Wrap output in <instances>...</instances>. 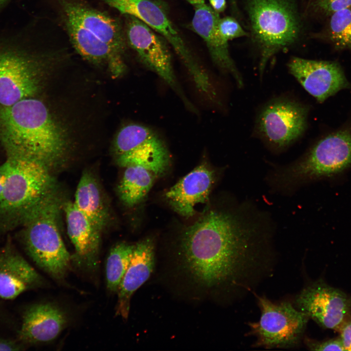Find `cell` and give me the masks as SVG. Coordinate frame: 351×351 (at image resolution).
<instances>
[{"label": "cell", "mask_w": 351, "mask_h": 351, "mask_svg": "<svg viewBox=\"0 0 351 351\" xmlns=\"http://www.w3.org/2000/svg\"><path fill=\"white\" fill-rule=\"evenodd\" d=\"M258 228L238 212L207 211L180 236L181 269L207 289L238 294L252 291L272 265L266 237Z\"/></svg>", "instance_id": "cell-1"}, {"label": "cell", "mask_w": 351, "mask_h": 351, "mask_svg": "<svg viewBox=\"0 0 351 351\" xmlns=\"http://www.w3.org/2000/svg\"><path fill=\"white\" fill-rule=\"evenodd\" d=\"M0 144L7 157L36 161L50 170L62 162L67 150L63 130L34 97L0 106Z\"/></svg>", "instance_id": "cell-2"}, {"label": "cell", "mask_w": 351, "mask_h": 351, "mask_svg": "<svg viewBox=\"0 0 351 351\" xmlns=\"http://www.w3.org/2000/svg\"><path fill=\"white\" fill-rule=\"evenodd\" d=\"M71 44L84 59L107 66L114 77L126 69L127 41L119 21L81 0H54Z\"/></svg>", "instance_id": "cell-3"}, {"label": "cell", "mask_w": 351, "mask_h": 351, "mask_svg": "<svg viewBox=\"0 0 351 351\" xmlns=\"http://www.w3.org/2000/svg\"><path fill=\"white\" fill-rule=\"evenodd\" d=\"M62 203L55 190L42 198L26 216L20 237L27 255L58 281L66 277L72 262L59 229Z\"/></svg>", "instance_id": "cell-4"}, {"label": "cell", "mask_w": 351, "mask_h": 351, "mask_svg": "<svg viewBox=\"0 0 351 351\" xmlns=\"http://www.w3.org/2000/svg\"><path fill=\"white\" fill-rule=\"evenodd\" d=\"M33 42L21 33L0 37V106L34 97L39 91L51 58L35 50Z\"/></svg>", "instance_id": "cell-5"}, {"label": "cell", "mask_w": 351, "mask_h": 351, "mask_svg": "<svg viewBox=\"0 0 351 351\" xmlns=\"http://www.w3.org/2000/svg\"><path fill=\"white\" fill-rule=\"evenodd\" d=\"M10 170L0 196V232H8L22 224L32 208L55 190L51 170L25 158L7 157Z\"/></svg>", "instance_id": "cell-6"}, {"label": "cell", "mask_w": 351, "mask_h": 351, "mask_svg": "<svg viewBox=\"0 0 351 351\" xmlns=\"http://www.w3.org/2000/svg\"><path fill=\"white\" fill-rule=\"evenodd\" d=\"M247 10L260 51L261 77L269 60L298 39L299 20L292 0H247Z\"/></svg>", "instance_id": "cell-7"}, {"label": "cell", "mask_w": 351, "mask_h": 351, "mask_svg": "<svg viewBox=\"0 0 351 351\" xmlns=\"http://www.w3.org/2000/svg\"><path fill=\"white\" fill-rule=\"evenodd\" d=\"M351 167V124L322 137L300 160L278 176L279 183L289 186L332 177Z\"/></svg>", "instance_id": "cell-8"}, {"label": "cell", "mask_w": 351, "mask_h": 351, "mask_svg": "<svg viewBox=\"0 0 351 351\" xmlns=\"http://www.w3.org/2000/svg\"><path fill=\"white\" fill-rule=\"evenodd\" d=\"M121 14L136 17L162 36L185 66L196 88L207 89L212 79L186 44L171 20L167 9L157 0H101Z\"/></svg>", "instance_id": "cell-9"}, {"label": "cell", "mask_w": 351, "mask_h": 351, "mask_svg": "<svg viewBox=\"0 0 351 351\" xmlns=\"http://www.w3.org/2000/svg\"><path fill=\"white\" fill-rule=\"evenodd\" d=\"M261 310L257 322L249 323L251 334L255 336V346L266 349L289 348L300 342L309 318L290 302H272L255 294Z\"/></svg>", "instance_id": "cell-10"}, {"label": "cell", "mask_w": 351, "mask_h": 351, "mask_svg": "<svg viewBox=\"0 0 351 351\" xmlns=\"http://www.w3.org/2000/svg\"><path fill=\"white\" fill-rule=\"evenodd\" d=\"M124 16L127 43L140 62L164 81L188 109L196 114L197 109L186 97L176 77L167 41L136 17Z\"/></svg>", "instance_id": "cell-11"}, {"label": "cell", "mask_w": 351, "mask_h": 351, "mask_svg": "<svg viewBox=\"0 0 351 351\" xmlns=\"http://www.w3.org/2000/svg\"><path fill=\"white\" fill-rule=\"evenodd\" d=\"M309 112L308 105L292 98H274L259 110L254 132L273 148L283 149L304 134Z\"/></svg>", "instance_id": "cell-12"}, {"label": "cell", "mask_w": 351, "mask_h": 351, "mask_svg": "<svg viewBox=\"0 0 351 351\" xmlns=\"http://www.w3.org/2000/svg\"><path fill=\"white\" fill-rule=\"evenodd\" d=\"M295 307L322 327L337 332L351 318V297L321 280L305 287L296 295Z\"/></svg>", "instance_id": "cell-13"}, {"label": "cell", "mask_w": 351, "mask_h": 351, "mask_svg": "<svg viewBox=\"0 0 351 351\" xmlns=\"http://www.w3.org/2000/svg\"><path fill=\"white\" fill-rule=\"evenodd\" d=\"M288 67L290 74L320 103L351 87L342 68L335 62L293 57Z\"/></svg>", "instance_id": "cell-14"}, {"label": "cell", "mask_w": 351, "mask_h": 351, "mask_svg": "<svg viewBox=\"0 0 351 351\" xmlns=\"http://www.w3.org/2000/svg\"><path fill=\"white\" fill-rule=\"evenodd\" d=\"M68 323L67 314L57 305L51 302L31 305L23 313L18 340L25 346L49 342Z\"/></svg>", "instance_id": "cell-15"}, {"label": "cell", "mask_w": 351, "mask_h": 351, "mask_svg": "<svg viewBox=\"0 0 351 351\" xmlns=\"http://www.w3.org/2000/svg\"><path fill=\"white\" fill-rule=\"evenodd\" d=\"M68 234L75 249L72 261L90 272L98 269L101 232L77 207L74 202L62 203Z\"/></svg>", "instance_id": "cell-16"}, {"label": "cell", "mask_w": 351, "mask_h": 351, "mask_svg": "<svg viewBox=\"0 0 351 351\" xmlns=\"http://www.w3.org/2000/svg\"><path fill=\"white\" fill-rule=\"evenodd\" d=\"M44 283L42 276L8 237L0 249V298L13 299L26 291L43 286Z\"/></svg>", "instance_id": "cell-17"}, {"label": "cell", "mask_w": 351, "mask_h": 351, "mask_svg": "<svg viewBox=\"0 0 351 351\" xmlns=\"http://www.w3.org/2000/svg\"><path fill=\"white\" fill-rule=\"evenodd\" d=\"M194 7L192 29L203 39L215 65L222 73L231 75L238 87H242V77L230 56L228 41L222 38L218 30L219 13L206 3Z\"/></svg>", "instance_id": "cell-18"}, {"label": "cell", "mask_w": 351, "mask_h": 351, "mask_svg": "<svg viewBox=\"0 0 351 351\" xmlns=\"http://www.w3.org/2000/svg\"><path fill=\"white\" fill-rule=\"evenodd\" d=\"M214 180V171L202 163L167 191L165 198L178 214L185 217L192 216L195 207L208 200Z\"/></svg>", "instance_id": "cell-19"}, {"label": "cell", "mask_w": 351, "mask_h": 351, "mask_svg": "<svg viewBox=\"0 0 351 351\" xmlns=\"http://www.w3.org/2000/svg\"><path fill=\"white\" fill-rule=\"evenodd\" d=\"M154 267L153 239L147 238L135 244L130 264L117 292V314L127 318L132 295L148 279Z\"/></svg>", "instance_id": "cell-20"}, {"label": "cell", "mask_w": 351, "mask_h": 351, "mask_svg": "<svg viewBox=\"0 0 351 351\" xmlns=\"http://www.w3.org/2000/svg\"><path fill=\"white\" fill-rule=\"evenodd\" d=\"M121 167L138 165L144 167L155 176L162 175L169 164V155L161 138L153 129L143 125L134 147L117 156Z\"/></svg>", "instance_id": "cell-21"}, {"label": "cell", "mask_w": 351, "mask_h": 351, "mask_svg": "<svg viewBox=\"0 0 351 351\" xmlns=\"http://www.w3.org/2000/svg\"><path fill=\"white\" fill-rule=\"evenodd\" d=\"M77 207L100 232L109 219V213L98 181L93 174L86 170L78 182L74 202Z\"/></svg>", "instance_id": "cell-22"}, {"label": "cell", "mask_w": 351, "mask_h": 351, "mask_svg": "<svg viewBox=\"0 0 351 351\" xmlns=\"http://www.w3.org/2000/svg\"><path fill=\"white\" fill-rule=\"evenodd\" d=\"M117 187L121 201L128 207L138 204L148 193L156 176L138 165L127 166Z\"/></svg>", "instance_id": "cell-23"}, {"label": "cell", "mask_w": 351, "mask_h": 351, "mask_svg": "<svg viewBox=\"0 0 351 351\" xmlns=\"http://www.w3.org/2000/svg\"><path fill=\"white\" fill-rule=\"evenodd\" d=\"M134 246L119 243L111 249L106 264L107 287L110 291L117 292L130 264Z\"/></svg>", "instance_id": "cell-24"}, {"label": "cell", "mask_w": 351, "mask_h": 351, "mask_svg": "<svg viewBox=\"0 0 351 351\" xmlns=\"http://www.w3.org/2000/svg\"><path fill=\"white\" fill-rule=\"evenodd\" d=\"M328 37L336 48L351 50V6L330 15Z\"/></svg>", "instance_id": "cell-25"}, {"label": "cell", "mask_w": 351, "mask_h": 351, "mask_svg": "<svg viewBox=\"0 0 351 351\" xmlns=\"http://www.w3.org/2000/svg\"><path fill=\"white\" fill-rule=\"evenodd\" d=\"M218 28L222 38L227 41L236 38L246 36L247 33L238 22L233 17L220 18Z\"/></svg>", "instance_id": "cell-26"}, {"label": "cell", "mask_w": 351, "mask_h": 351, "mask_svg": "<svg viewBox=\"0 0 351 351\" xmlns=\"http://www.w3.org/2000/svg\"><path fill=\"white\" fill-rule=\"evenodd\" d=\"M305 343L312 351H344L339 337L320 341L306 338Z\"/></svg>", "instance_id": "cell-27"}, {"label": "cell", "mask_w": 351, "mask_h": 351, "mask_svg": "<svg viewBox=\"0 0 351 351\" xmlns=\"http://www.w3.org/2000/svg\"><path fill=\"white\" fill-rule=\"evenodd\" d=\"M316 4L324 13H332L351 6V0H316Z\"/></svg>", "instance_id": "cell-28"}, {"label": "cell", "mask_w": 351, "mask_h": 351, "mask_svg": "<svg viewBox=\"0 0 351 351\" xmlns=\"http://www.w3.org/2000/svg\"><path fill=\"white\" fill-rule=\"evenodd\" d=\"M337 332L344 351H351V318L347 320Z\"/></svg>", "instance_id": "cell-29"}, {"label": "cell", "mask_w": 351, "mask_h": 351, "mask_svg": "<svg viewBox=\"0 0 351 351\" xmlns=\"http://www.w3.org/2000/svg\"><path fill=\"white\" fill-rule=\"evenodd\" d=\"M25 346L20 341L0 337V351H22Z\"/></svg>", "instance_id": "cell-30"}, {"label": "cell", "mask_w": 351, "mask_h": 351, "mask_svg": "<svg viewBox=\"0 0 351 351\" xmlns=\"http://www.w3.org/2000/svg\"><path fill=\"white\" fill-rule=\"evenodd\" d=\"M10 170V163L8 158L0 165V196L4 189Z\"/></svg>", "instance_id": "cell-31"}, {"label": "cell", "mask_w": 351, "mask_h": 351, "mask_svg": "<svg viewBox=\"0 0 351 351\" xmlns=\"http://www.w3.org/2000/svg\"><path fill=\"white\" fill-rule=\"evenodd\" d=\"M212 8L218 13L223 12L226 8V0H209Z\"/></svg>", "instance_id": "cell-32"}, {"label": "cell", "mask_w": 351, "mask_h": 351, "mask_svg": "<svg viewBox=\"0 0 351 351\" xmlns=\"http://www.w3.org/2000/svg\"><path fill=\"white\" fill-rule=\"evenodd\" d=\"M194 7L205 3V0H186Z\"/></svg>", "instance_id": "cell-33"}, {"label": "cell", "mask_w": 351, "mask_h": 351, "mask_svg": "<svg viewBox=\"0 0 351 351\" xmlns=\"http://www.w3.org/2000/svg\"><path fill=\"white\" fill-rule=\"evenodd\" d=\"M11 0H0V10L5 7Z\"/></svg>", "instance_id": "cell-34"}]
</instances>
